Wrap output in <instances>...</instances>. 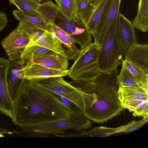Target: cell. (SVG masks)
I'll list each match as a JSON object with an SVG mask.
<instances>
[{"label": "cell", "instance_id": "10", "mask_svg": "<svg viewBox=\"0 0 148 148\" xmlns=\"http://www.w3.org/2000/svg\"><path fill=\"white\" fill-rule=\"evenodd\" d=\"M122 0H108L100 20L94 32V43L99 47L103 38L110 26L117 17Z\"/></svg>", "mask_w": 148, "mask_h": 148}, {"label": "cell", "instance_id": "19", "mask_svg": "<svg viewBox=\"0 0 148 148\" xmlns=\"http://www.w3.org/2000/svg\"><path fill=\"white\" fill-rule=\"evenodd\" d=\"M121 62L122 67L128 70L140 84L141 88L148 93V71L142 69L126 58Z\"/></svg>", "mask_w": 148, "mask_h": 148}, {"label": "cell", "instance_id": "34", "mask_svg": "<svg viewBox=\"0 0 148 148\" xmlns=\"http://www.w3.org/2000/svg\"><path fill=\"white\" fill-rule=\"evenodd\" d=\"M7 23L6 15L3 12L0 11V32L5 28Z\"/></svg>", "mask_w": 148, "mask_h": 148}, {"label": "cell", "instance_id": "37", "mask_svg": "<svg viewBox=\"0 0 148 148\" xmlns=\"http://www.w3.org/2000/svg\"><path fill=\"white\" fill-rule=\"evenodd\" d=\"M35 0L36 1H37L38 3H40L41 2L43 1H47L51 0Z\"/></svg>", "mask_w": 148, "mask_h": 148}, {"label": "cell", "instance_id": "8", "mask_svg": "<svg viewBox=\"0 0 148 148\" xmlns=\"http://www.w3.org/2000/svg\"><path fill=\"white\" fill-rule=\"evenodd\" d=\"M55 24L70 36L80 49H83L91 42V34L87 31L78 16L69 20L59 11L55 18Z\"/></svg>", "mask_w": 148, "mask_h": 148}, {"label": "cell", "instance_id": "23", "mask_svg": "<svg viewBox=\"0 0 148 148\" xmlns=\"http://www.w3.org/2000/svg\"><path fill=\"white\" fill-rule=\"evenodd\" d=\"M38 10L44 19L51 25L55 24V19L59 12L57 5L51 0L40 3Z\"/></svg>", "mask_w": 148, "mask_h": 148}, {"label": "cell", "instance_id": "16", "mask_svg": "<svg viewBox=\"0 0 148 148\" xmlns=\"http://www.w3.org/2000/svg\"><path fill=\"white\" fill-rule=\"evenodd\" d=\"M125 57L142 69L148 71V45L147 44L136 43Z\"/></svg>", "mask_w": 148, "mask_h": 148}, {"label": "cell", "instance_id": "33", "mask_svg": "<svg viewBox=\"0 0 148 148\" xmlns=\"http://www.w3.org/2000/svg\"><path fill=\"white\" fill-rule=\"evenodd\" d=\"M148 120V117L143 118V119L135 121L131 125L124 129L122 133H129L134 131L143 126Z\"/></svg>", "mask_w": 148, "mask_h": 148}, {"label": "cell", "instance_id": "15", "mask_svg": "<svg viewBox=\"0 0 148 148\" xmlns=\"http://www.w3.org/2000/svg\"><path fill=\"white\" fill-rule=\"evenodd\" d=\"M19 59L11 61L7 75L8 90L14 102L17 97L24 80L20 76V69L23 65L20 64Z\"/></svg>", "mask_w": 148, "mask_h": 148}, {"label": "cell", "instance_id": "27", "mask_svg": "<svg viewBox=\"0 0 148 148\" xmlns=\"http://www.w3.org/2000/svg\"><path fill=\"white\" fill-rule=\"evenodd\" d=\"M60 12L69 20L77 16V0H55Z\"/></svg>", "mask_w": 148, "mask_h": 148}, {"label": "cell", "instance_id": "14", "mask_svg": "<svg viewBox=\"0 0 148 148\" xmlns=\"http://www.w3.org/2000/svg\"><path fill=\"white\" fill-rule=\"evenodd\" d=\"M68 60L67 57L53 51L34 57L27 63H34L51 69L66 71L69 65Z\"/></svg>", "mask_w": 148, "mask_h": 148}, {"label": "cell", "instance_id": "24", "mask_svg": "<svg viewBox=\"0 0 148 148\" xmlns=\"http://www.w3.org/2000/svg\"><path fill=\"white\" fill-rule=\"evenodd\" d=\"M15 6L18 10L22 13L28 16L41 17L44 19L38 10L40 3L35 0H15Z\"/></svg>", "mask_w": 148, "mask_h": 148}, {"label": "cell", "instance_id": "12", "mask_svg": "<svg viewBox=\"0 0 148 148\" xmlns=\"http://www.w3.org/2000/svg\"><path fill=\"white\" fill-rule=\"evenodd\" d=\"M69 69L60 70L46 67L38 64L28 63L25 64L20 71V76L23 79L31 80L67 75Z\"/></svg>", "mask_w": 148, "mask_h": 148}, {"label": "cell", "instance_id": "7", "mask_svg": "<svg viewBox=\"0 0 148 148\" xmlns=\"http://www.w3.org/2000/svg\"><path fill=\"white\" fill-rule=\"evenodd\" d=\"M21 22L30 38L29 42L26 47L40 46L67 57L63 45L54 32H48L28 23Z\"/></svg>", "mask_w": 148, "mask_h": 148}, {"label": "cell", "instance_id": "2", "mask_svg": "<svg viewBox=\"0 0 148 148\" xmlns=\"http://www.w3.org/2000/svg\"><path fill=\"white\" fill-rule=\"evenodd\" d=\"M28 80L64 97L76 105L82 112L91 107L97 99L94 92L90 94L83 92L65 80L62 77Z\"/></svg>", "mask_w": 148, "mask_h": 148}, {"label": "cell", "instance_id": "26", "mask_svg": "<svg viewBox=\"0 0 148 148\" xmlns=\"http://www.w3.org/2000/svg\"><path fill=\"white\" fill-rule=\"evenodd\" d=\"M53 51L38 45L26 47L19 59V61L21 64H25L34 57Z\"/></svg>", "mask_w": 148, "mask_h": 148}, {"label": "cell", "instance_id": "11", "mask_svg": "<svg viewBox=\"0 0 148 148\" xmlns=\"http://www.w3.org/2000/svg\"><path fill=\"white\" fill-rule=\"evenodd\" d=\"M134 28L132 22L119 13L117 19V36L125 56L138 41V38L135 35Z\"/></svg>", "mask_w": 148, "mask_h": 148}, {"label": "cell", "instance_id": "21", "mask_svg": "<svg viewBox=\"0 0 148 148\" xmlns=\"http://www.w3.org/2000/svg\"><path fill=\"white\" fill-rule=\"evenodd\" d=\"M12 13L15 18L19 21L27 22L46 31L53 32L52 25L41 17L28 16L18 10H13Z\"/></svg>", "mask_w": 148, "mask_h": 148}, {"label": "cell", "instance_id": "29", "mask_svg": "<svg viewBox=\"0 0 148 148\" xmlns=\"http://www.w3.org/2000/svg\"><path fill=\"white\" fill-rule=\"evenodd\" d=\"M68 82L80 91L86 94L94 92L95 89L93 81L76 80Z\"/></svg>", "mask_w": 148, "mask_h": 148}, {"label": "cell", "instance_id": "32", "mask_svg": "<svg viewBox=\"0 0 148 148\" xmlns=\"http://www.w3.org/2000/svg\"><path fill=\"white\" fill-rule=\"evenodd\" d=\"M53 93L71 111L72 113L82 114V111L74 103L61 96L53 92Z\"/></svg>", "mask_w": 148, "mask_h": 148}, {"label": "cell", "instance_id": "35", "mask_svg": "<svg viewBox=\"0 0 148 148\" xmlns=\"http://www.w3.org/2000/svg\"><path fill=\"white\" fill-rule=\"evenodd\" d=\"M13 133V132L4 129L0 126V137L4 136V135L5 134H10Z\"/></svg>", "mask_w": 148, "mask_h": 148}, {"label": "cell", "instance_id": "30", "mask_svg": "<svg viewBox=\"0 0 148 148\" xmlns=\"http://www.w3.org/2000/svg\"><path fill=\"white\" fill-rule=\"evenodd\" d=\"M148 97H142L137 99H126L121 101L125 109L130 112H133L140 103L148 100Z\"/></svg>", "mask_w": 148, "mask_h": 148}, {"label": "cell", "instance_id": "3", "mask_svg": "<svg viewBox=\"0 0 148 148\" xmlns=\"http://www.w3.org/2000/svg\"><path fill=\"white\" fill-rule=\"evenodd\" d=\"M118 90L110 88L102 93L95 94L96 101L82 114L93 122L100 123L119 115L125 108L119 98Z\"/></svg>", "mask_w": 148, "mask_h": 148}, {"label": "cell", "instance_id": "1", "mask_svg": "<svg viewBox=\"0 0 148 148\" xmlns=\"http://www.w3.org/2000/svg\"><path fill=\"white\" fill-rule=\"evenodd\" d=\"M71 113L53 92L24 79L14 102L12 120L23 130L29 125L65 117Z\"/></svg>", "mask_w": 148, "mask_h": 148}, {"label": "cell", "instance_id": "25", "mask_svg": "<svg viewBox=\"0 0 148 148\" xmlns=\"http://www.w3.org/2000/svg\"><path fill=\"white\" fill-rule=\"evenodd\" d=\"M117 92L120 101L126 99L148 97V93L139 86H121L119 85Z\"/></svg>", "mask_w": 148, "mask_h": 148}, {"label": "cell", "instance_id": "36", "mask_svg": "<svg viewBox=\"0 0 148 148\" xmlns=\"http://www.w3.org/2000/svg\"><path fill=\"white\" fill-rule=\"evenodd\" d=\"M10 4H12L16 5L15 0H8Z\"/></svg>", "mask_w": 148, "mask_h": 148}, {"label": "cell", "instance_id": "31", "mask_svg": "<svg viewBox=\"0 0 148 148\" xmlns=\"http://www.w3.org/2000/svg\"><path fill=\"white\" fill-rule=\"evenodd\" d=\"M135 116H142L143 118L148 117V101L147 100L139 104L133 111Z\"/></svg>", "mask_w": 148, "mask_h": 148}, {"label": "cell", "instance_id": "4", "mask_svg": "<svg viewBox=\"0 0 148 148\" xmlns=\"http://www.w3.org/2000/svg\"><path fill=\"white\" fill-rule=\"evenodd\" d=\"M92 125L91 122L83 114L71 113L65 117L29 125L23 130L32 133L56 135L69 130L80 131Z\"/></svg>", "mask_w": 148, "mask_h": 148}, {"label": "cell", "instance_id": "28", "mask_svg": "<svg viewBox=\"0 0 148 148\" xmlns=\"http://www.w3.org/2000/svg\"><path fill=\"white\" fill-rule=\"evenodd\" d=\"M119 85L121 86H139L140 85L135 77L127 69L122 67L117 76Z\"/></svg>", "mask_w": 148, "mask_h": 148}, {"label": "cell", "instance_id": "6", "mask_svg": "<svg viewBox=\"0 0 148 148\" xmlns=\"http://www.w3.org/2000/svg\"><path fill=\"white\" fill-rule=\"evenodd\" d=\"M99 47L91 42L82 49L73 60L67 75L72 80L93 81L101 71L97 66Z\"/></svg>", "mask_w": 148, "mask_h": 148}, {"label": "cell", "instance_id": "17", "mask_svg": "<svg viewBox=\"0 0 148 148\" xmlns=\"http://www.w3.org/2000/svg\"><path fill=\"white\" fill-rule=\"evenodd\" d=\"M118 73L117 69L108 72H101L93 81L95 87L94 92H102L112 88L118 89L117 76Z\"/></svg>", "mask_w": 148, "mask_h": 148}, {"label": "cell", "instance_id": "13", "mask_svg": "<svg viewBox=\"0 0 148 148\" xmlns=\"http://www.w3.org/2000/svg\"><path fill=\"white\" fill-rule=\"evenodd\" d=\"M108 0H88L87 7L79 18L91 34L97 27Z\"/></svg>", "mask_w": 148, "mask_h": 148}, {"label": "cell", "instance_id": "22", "mask_svg": "<svg viewBox=\"0 0 148 148\" xmlns=\"http://www.w3.org/2000/svg\"><path fill=\"white\" fill-rule=\"evenodd\" d=\"M135 121H132L127 125L116 128H110L101 126L94 127L88 131H82L80 134L84 136L91 137H106L117 133H122V131L132 125Z\"/></svg>", "mask_w": 148, "mask_h": 148}, {"label": "cell", "instance_id": "9", "mask_svg": "<svg viewBox=\"0 0 148 148\" xmlns=\"http://www.w3.org/2000/svg\"><path fill=\"white\" fill-rule=\"evenodd\" d=\"M30 41L29 37L21 22L17 27L1 42V45L11 61L19 59Z\"/></svg>", "mask_w": 148, "mask_h": 148}, {"label": "cell", "instance_id": "5", "mask_svg": "<svg viewBox=\"0 0 148 148\" xmlns=\"http://www.w3.org/2000/svg\"><path fill=\"white\" fill-rule=\"evenodd\" d=\"M117 17L108 30L99 47L97 66L101 72L115 70L121 64L124 52L117 38Z\"/></svg>", "mask_w": 148, "mask_h": 148}, {"label": "cell", "instance_id": "20", "mask_svg": "<svg viewBox=\"0 0 148 148\" xmlns=\"http://www.w3.org/2000/svg\"><path fill=\"white\" fill-rule=\"evenodd\" d=\"M134 28L143 32L148 28V0H139L136 16L132 22Z\"/></svg>", "mask_w": 148, "mask_h": 148}, {"label": "cell", "instance_id": "18", "mask_svg": "<svg viewBox=\"0 0 148 148\" xmlns=\"http://www.w3.org/2000/svg\"><path fill=\"white\" fill-rule=\"evenodd\" d=\"M52 26L56 36L64 47L66 48V55L68 60H73L80 51V49L75 45V41L67 33L56 25H53Z\"/></svg>", "mask_w": 148, "mask_h": 148}]
</instances>
